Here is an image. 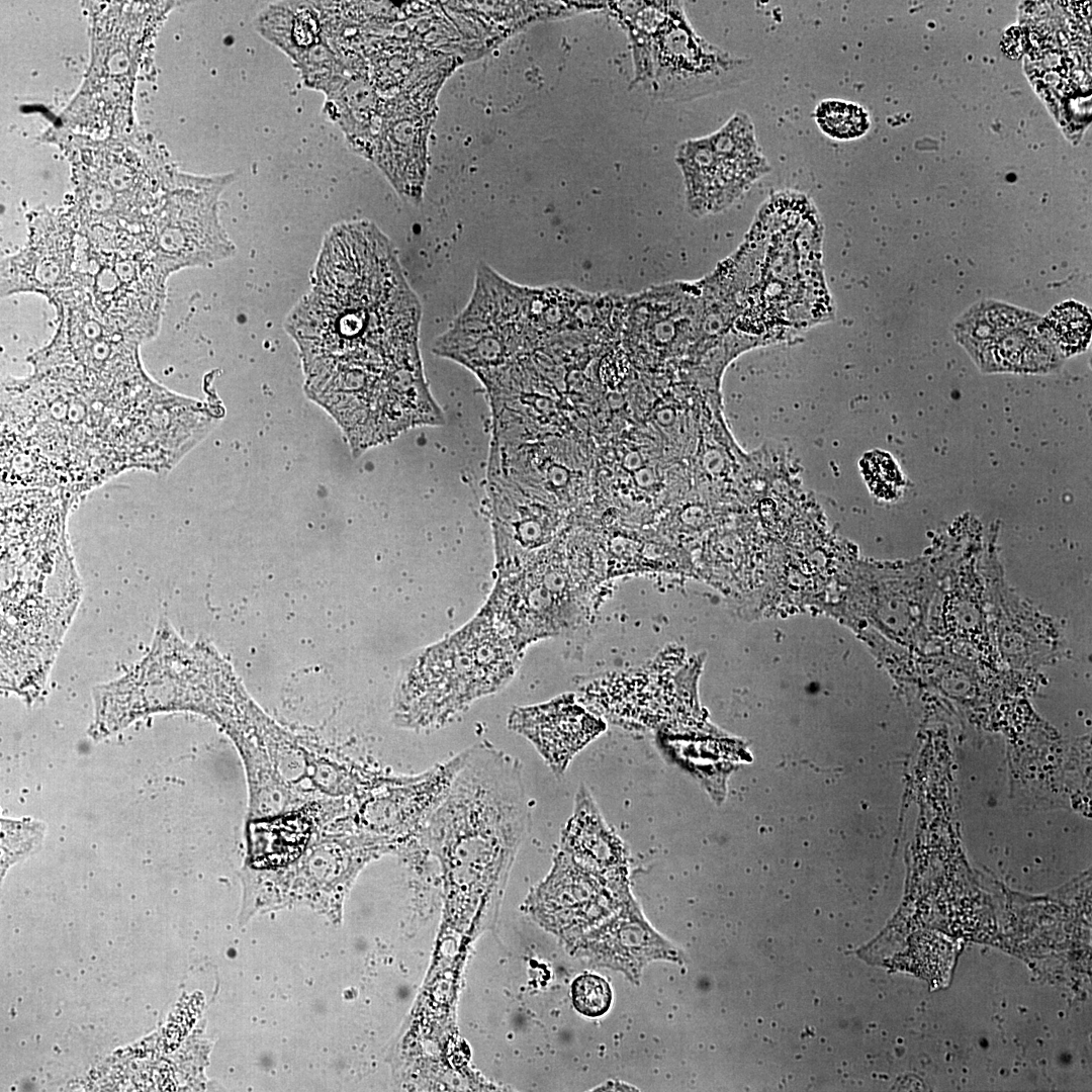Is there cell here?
Returning a JSON list of instances; mask_svg holds the SVG:
<instances>
[{"label": "cell", "mask_w": 1092, "mask_h": 1092, "mask_svg": "<svg viewBox=\"0 0 1092 1092\" xmlns=\"http://www.w3.org/2000/svg\"><path fill=\"white\" fill-rule=\"evenodd\" d=\"M466 749L424 772L394 781L352 798L348 812L330 832H365L393 841L399 849L420 840L431 815L447 795L466 759Z\"/></svg>", "instance_id": "52a82bcc"}, {"label": "cell", "mask_w": 1092, "mask_h": 1092, "mask_svg": "<svg viewBox=\"0 0 1092 1092\" xmlns=\"http://www.w3.org/2000/svg\"><path fill=\"white\" fill-rule=\"evenodd\" d=\"M514 662L500 631L478 619L415 659L396 688L393 722L417 731L441 727L502 688Z\"/></svg>", "instance_id": "7a4b0ae2"}, {"label": "cell", "mask_w": 1092, "mask_h": 1092, "mask_svg": "<svg viewBox=\"0 0 1092 1092\" xmlns=\"http://www.w3.org/2000/svg\"><path fill=\"white\" fill-rule=\"evenodd\" d=\"M631 896L629 888H615L558 849L551 874L530 902L543 917L589 930L614 914Z\"/></svg>", "instance_id": "9c48e42d"}, {"label": "cell", "mask_w": 1092, "mask_h": 1092, "mask_svg": "<svg viewBox=\"0 0 1092 1092\" xmlns=\"http://www.w3.org/2000/svg\"><path fill=\"white\" fill-rule=\"evenodd\" d=\"M421 315L388 237L368 220L334 225L310 289L285 321L300 354L306 394L347 422L375 420L406 405L426 382Z\"/></svg>", "instance_id": "6da1fadb"}, {"label": "cell", "mask_w": 1092, "mask_h": 1092, "mask_svg": "<svg viewBox=\"0 0 1092 1092\" xmlns=\"http://www.w3.org/2000/svg\"><path fill=\"white\" fill-rule=\"evenodd\" d=\"M972 358L984 372H1049L1060 366L1063 357L1042 318L1034 314L1001 333Z\"/></svg>", "instance_id": "9a60e30c"}, {"label": "cell", "mask_w": 1092, "mask_h": 1092, "mask_svg": "<svg viewBox=\"0 0 1092 1092\" xmlns=\"http://www.w3.org/2000/svg\"><path fill=\"white\" fill-rule=\"evenodd\" d=\"M877 460L878 461L873 464L876 466L877 470L875 469L870 473L871 475H876L871 476V483L875 485L876 491L883 495L895 492L896 487L900 483L898 470L894 463L885 458V456H878Z\"/></svg>", "instance_id": "44dd1931"}, {"label": "cell", "mask_w": 1092, "mask_h": 1092, "mask_svg": "<svg viewBox=\"0 0 1092 1092\" xmlns=\"http://www.w3.org/2000/svg\"><path fill=\"white\" fill-rule=\"evenodd\" d=\"M636 79L656 99L691 101L752 78L753 60L734 56L700 36L680 3L630 31Z\"/></svg>", "instance_id": "277c9868"}, {"label": "cell", "mask_w": 1092, "mask_h": 1092, "mask_svg": "<svg viewBox=\"0 0 1092 1092\" xmlns=\"http://www.w3.org/2000/svg\"><path fill=\"white\" fill-rule=\"evenodd\" d=\"M0 875L3 880L11 867L34 853L42 844L47 826L42 821L24 818H1Z\"/></svg>", "instance_id": "d6986e66"}, {"label": "cell", "mask_w": 1092, "mask_h": 1092, "mask_svg": "<svg viewBox=\"0 0 1092 1092\" xmlns=\"http://www.w3.org/2000/svg\"><path fill=\"white\" fill-rule=\"evenodd\" d=\"M349 806L350 798H322L276 816L247 820L245 866L270 870L294 861Z\"/></svg>", "instance_id": "30bf717a"}, {"label": "cell", "mask_w": 1092, "mask_h": 1092, "mask_svg": "<svg viewBox=\"0 0 1092 1092\" xmlns=\"http://www.w3.org/2000/svg\"><path fill=\"white\" fill-rule=\"evenodd\" d=\"M581 952L589 961L624 972L630 979L656 959L680 960V952L644 919L631 896L610 917L588 930Z\"/></svg>", "instance_id": "7c38bea8"}, {"label": "cell", "mask_w": 1092, "mask_h": 1092, "mask_svg": "<svg viewBox=\"0 0 1092 1092\" xmlns=\"http://www.w3.org/2000/svg\"><path fill=\"white\" fill-rule=\"evenodd\" d=\"M559 849L615 888H629L625 844L607 824L583 785L575 794L573 812L562 829Z\"/></svg>", "instance_id": "4fadbf2b"}, {"label": "cell", "mask_w": 1092, "mask_h": 1092, "mask_svg": "<svg viewBox=\"0 0 1092 1092\" xmlns=\"http://www.w3.org/2000/svg\"><path fill=\"white\" fill-rule=\"evenodd\" d=\"M74 234L34 231L26 246L1 264V296L35 292L49 300L73 288Z\"/></svg>", "instance_id": "5bb4252c"}, {"label": "cell", "mask_w": 1092, "mask_h": 1092, "mask_svg": "<svg viewBox=\"0 0 1092 1092\" xmlns=\"http://www.w3.org/2000/svg\"><path fill=\"white\" fill-rule=\"evenodd\" d=\"M218 189L207 184L186 189L171 203L159 224L149 232L150 244L163 273L207 266L231 257L236 247L216 213Z\"/></svg>", "instance_id": "ba28073f"}, {"label": "cell", "mask_w": 1092, "mask_h": 1092, "mask_svg": "<svg viewBox=\"0 0 1092 1092\" xmlns=\"http://www.w3.org/2000/svg\"><path fill=\"white\" fill-rule=\"evenodd\" d=\"M571 993L575 1009L585 1016H601L611 1006L610 985L597 975L588 974L576 978L572 983Z\"/></svg>", "instance_id": "ffe728a7"}, {"label": "cell", "mask_w": 1092, "mask_h": 1092, "mask_svg": "<svg viewBox=\"0 0 1092 1092\" xmlns=\"http://www.w3.org/2000/svg\"><path fill=\"white\" fill-rule=\"evenodd\" d=\"M1042 321L1062 357L1081 353L1087 348L1091 337V315L1083 304L1075 301L1060 303Z\"/></svg>", "instance_id": "e0dca14e"}, {"label": "cell", "mask_w": 1092, "mask_h": 1092, "mask_svg": "<svg viewBox=\"0 0 1092 1092\" xmlns=\"http://www.w3.org/2000/svg\"><path fill=\"white\" fill-rule=\"evenodd\" d=\"M689 212L705 216L734 203L769 172L750 117L736 112L721 128L686 141L676 152Z\"/></svg>", "instance_id": "5b68a950"}, {"label": "cell", "mask_w": 1092, "mask_h": 1092, "mask_svg": "<svg viewBox=\"0 0 1092 1092\" xmlns=\"http://www.w3.org/2000/svg\"><path fill=\"white\" fill-rule=\"evenodd\" d=\"M1034 313L1004 303L986 301L974 305L954 327L958 341L971 356L1004 331L1012 329Z\"/></svg>", "instance_id": "2e32d148"}, {"label": "cell", "mask_w": 1092, "mask_h": 1092, "mask_svg": "<svg viewBox=\"0 0 1092 1092\" xmlns=\"http://www.w3.org/2000/svg\"><path fill=\"white\" fill-rule=\"evenodd\" d=\"M72 276L105 323L142 343L158 334L168 277L146 232L74 233Z\"/></svg>", "instance_id": "3957f363"}, {"label": "cell", "mask_w": 1092, "mask_h": 1092, "mask_svg": "<svg viewBox=\"0 0 1092 1092\" xmlns=\"http://www.w3.org/2000/svg\"><path fill=\"white\" fill-rule=\"evenodd\" d=\"M813 117L818 128L834 141H852L864 135L871 127V118L860 104L843 99H824L814 109Z\"/></svg>", "instance_id": "ac0fdd59"}, {"label": "cell", "mask_w": 1092, "mask_h": 1092, "mask_svg": "<svg viewBox=\"0 0 1092 1092\" xmlns=\"http://www.w3.org/2000/svg\"><path fill=\"white\" fill-rule=\"evenodd\" d=\"M397 850L390 839L365 832L325 833L294 861L270 870L245 866L243 878L247 890L261 903L320 901L331 893L340 894L369 860Z\"/></svg>", "instance_id": "8992f818"}, {"label": "cell", "mask_w": 1092, "mask_h": 1092, "mask_svg": "<svg viewBox=\"0 0 1092 1092\" xmlns=\"http://www.w3.org/2000/svg\"><path fill=\"white\" fill-rule=\"evenodd\" d=\"M509 727L536 747L556 778H561L572 758L605 729V723L572 696L514 709Z\"/></svg>", "instance_id": "8fae6325"}]
</instances>
